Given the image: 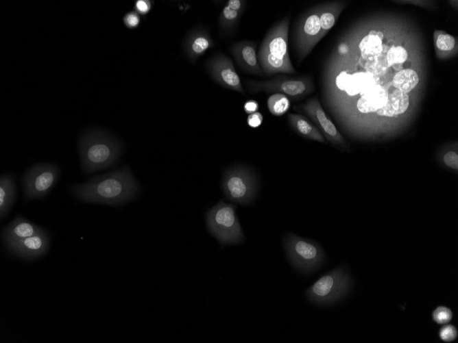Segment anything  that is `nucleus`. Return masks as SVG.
Here are the masks:
<instances>
[{
    "instance_id": "1",
    "label": "nucleus",
    "mask_w": 458,
    "mask_h": 343,
    "mask_svg": "<svg viewBox=\"0 0 458 343\" xmlns=\"http://www.w3.org/2000/svg\"><path fill=\"white\" fill-rule=\"evenodd\" d=\"M80 199L90 203L116 205L126 203L136 196L138 183L128 166L90 179L71 188Z\"/></svg>"
},
{
    "instance_id": "2",
    "label": "nucleus",
    "mask_w": 458,
    "mask_h": 343,
    "mask_svg": "<svg viewBox=\"0 0 458 343\" xmlns=\"http://www.w3.org/2000/svg\"><path fill=\"white\" fill-rule=\"evenodd\" d=\"M79 151L84 171L88 174L113 165L122 152L117 138L101 129H91L79 140Z\"/></svg>"
},
{
    "instance_id": "3",
    "label": "nucleus",
    "mask_w": 458,
    "mask_h": 343,
    "mask_svg": "<svg viewBox=\"0 0 458 343\" xmlns=\"http://www.w3.org/2000/svg\"><path fill=\"white\" fill-rule=\"evenodd\" d=\"M290 18L285 17L276 23L267 33L257 55L263 73L293 74L288 51V33Z\"/></svg>"
},
{
    "instance_id": "4",
    "label": "nucleus",
    "mask_w": 458,
    "mask_h": 343,
    "mask_svg": "<svg viewBox=\"0 0 458 343\" xmlns=\"http://www.w3.org/2000/svg\"><path fill=\"white\" fill-rule=\"evenodd\" d=\"M206 224L210 233L221 245L241 243L244 235L236 214V206L219 201L209 209Z\"/></svg>"
},
{
    "instance_id": "5",
    "label": "nucleus",
    "mask_w": 458,
    "mask_h": 343,
    "mask_svg": "<svg viewBox=\"0 0 458 343\" xmlns=\"http://www.w3.org/2000/svg\"><path fill=\"white\" fill-rule=\"evenodd\" d=\"M221 187L228 200L248 205L252 202L257 193V177L250 168L234 166L225 171Z\"/></svg>"
},
{
    "instance_id": "6",
    "label": "nucleus",
    "mask_w": 458,
    "mask_h": 343,
    "mask_svg": "<svg viewBox=\"0 0 458 343\" xmlns=\"http://www.w3.org/2000/svg\"><path fill=\"white\" fill-rule=\"evenodd\" d=\"M283 245L289 261L304 272L315 269L324 259V253L317 243L293 233L285 236Z\"/></svg>"
},
{
    "instance_id": "7",
    "label": "nucleus",
    "mask_w": 458,
    "mask_h": 343,
    "mask_svg": "<svg viewBox=\"0 0 458 343\" xmlns=\"http://www.w3.org/2000/svg\"><path fill=\"white\" fill-rule=\"evenodd\" d=\"M350 278L342 268H337L321 277L308 289L309 298L317 303L329 304L338 301L348 292Z\"/></svg>"
},
{
    "instance_id": "8",
    "label": "nucleus",
    "mask_w": 458,
    "mask_h": 343,
    "mask_svg": "<svg viewBox=\"0 0 458 343\" xmlns=\"http://www.w3.org/2000/svg\"><path fill=\"white\" fill-rule=\"evenodd\" d=\"M60 168L52 164H38L31 167L23 177V187L26 199L45 196L56 184Z\"/></svg>"
},
{
    "instance_id": "9",
    "label": "nucleus",
    "mask_w": 458,
    "mask_h": 343,
    "mask_svg": "<svg viewBox=\"0 0 458 343\" xmlns=\"http://www.w3.org/2000/svg\"><path fill=\"white\" fill-rule=\"evenodd\" d=\"M248 90L251 93L259 92L280 93L297 99L309 93L311 85L305 78H290L276 76L267 81H247Z\"/></svg>"
},
{
    "instance_id": "10",
    "label": "nucleus",
    "mask_w": 458,
    "mask_h": 343,
    "mask_svg": "<svg viewBox=\"0 0 458 343\" xmlns=\"http://www.w3.org/2000/svg\"><path fill=\"white\" fill-rule=\"evenodd\" d=\"M322 38L319 8H317L302 19L297 29L295 42L299 62L311 52Z\"/></svg>"
},
{
    "instance_id": "11",
    "label": "nucleus",
    "mask_w": 458,
    "mask_h": 343,
    "mask_svg": "<svg viewBox=\"0 0 458 343\" xmlns=\"http://www.w3.org/2000/svg\"><path fill=\"white\" fill-rule=\"evenodd\" d=\"M205 66L209 75L219 85L244 94L240 77L229 57L217 53L206 62Z\"/></svg>"
},
{
    "instance_id": "12",
    "label": "nucleus",
    "mask_w": 458,
    "mask_h": 343,
    "mask_svg": "<svg viewBox=\"0 0 458 343\" xmlns=\"http://www.w3.org/2000/svg\"><path fill=\"white\" fill-rule=\"evenodd\" d=\"M296 108H300L306 113L329 142L335 144H345L344 138L337 130L335 124L326 116L317 99H310L306 103L298 105Z\"/></svg>"
},
{
    "instance_id": "13",
    "label": "nucleus",
    "mask_w": 458,
    "mask_h": 343,
    "mask_svg": "<svg viewBox=\"0 0 458 343\" xmlns=\"http://www.w3.org/2000/svg\"><path fill=\"white\" fill-rule=\"evenodd\" d=\"M377 84L370 72H354L349 73L346 70L340 71L335 77V85L338 90L348 97L361 94Z\"/></svg>"
},
{
    "instance_id": "14",
    "label": "nucleus",
    "mask_w": 458,
    "mask_h": 343,
    "mask_svg": "<svg viewBox=\"0 0 458 343\" xmlns=\"http://www.w3.org/2000/svg\"><path fill=\"white\" fill-rule=\"evenodd\" d=\"M182 48L189 61L194 63L205 52L215 46L208 31L202 27L190 30L182 41Z\"/></svg>"
},
{
    "instance_id": "15",
    "label": "nucleus",
    "mask_w": 458,
    "mask_h": 343,
    "mask_svg": "<svg viewBox=\"0 0 458 343\" xmlns=\"http://www.w3.org/2000/svg\"><path fill=\"white\" fill-rule=\"evenodd\" d=\"M230 51L237 64L245 72L262 75L256 54V45L252 41L243 40L233 44Z\"/></svg>"
},
{
    "instance_id": "16",
    "label": "nucleus",
    "mask_w": 458,
    "mask_h": 343,
    "mask_svg": "<svg viewBox=\"0 0 458 343\" xmlns=\"http://www.w3.org/2000/svg\"><path fill=\"white\" fill-rule=\"evenodd\" d=\"M49 238L43 229L38 233L8 244L9 249L23 258H34L44 254L49 246Z\"/></svg>"
},
{
    "instance_id": "17",
    "label": "nucleus",
    "mask_w": 458,
    "mask_h": 343,
    "mask_svg": "<svg viewBox=\"0 0 458 343\" xmlns=\"http://www.w3.org/2000/svg\"><path fill=\"white\" fill-rule=\"evenodd\" d=\"M388 91L383 86L376 84L359 94L356 107L363 114L376 112L386 104Z\"/></svg>"
},
{
    "instance_id": "18",
    "label": "nucleus",
    "mask_w": 458,
    "mask_h": 343,
    "mask_svg": "<svg viewBox=\"0 0 458 343\" xmlns=\"http://www.w3.org/2000/svg\"><path fill=\"white\" fill-rule=\"evenodd\" d=\"M245 4L246 1L243 0L227 1L219 16V26L221 35H229L234 31L245 10Z\"/></svg>"
},
{
    "instance_id": "19",
    "label": "nucleus",
    "mask_w": 458,
    "mask_h": 343,
    "mask_svg": "<svg viewBox=\"0 0 458 343\" xmlns=\"http://www.w3.org/2000/svg\"><path fill=\"white\" fill-rule=\"evenodd\" d=\"M43 230L40 227L17 216L3 231V238L7 244L33 236Z\"/></svg>"
},
{
    "instance_id": "20",
    "label": "nucleus",
    "mask_w": 458,
    "mask_h": 343,
    "mask_svg": "<svg viewBox=\"0 0 458 343\" xmlns=\"http://www.w3.org/2000/svg\"><path fill=\"white\" fill-rule=\"evenodd\" d=\"M409 105V97L398 89L388 93L386 104L376 113L381 116L397 117L405 113Z\"/></svg>"
},
{
    "instance_id": "21",
    "label": "nucleus",
    "mask_w": 458,
    "mask_h": 343,
    "mask_svg": "<svg viewBox=\"0 0 458 343\" xmlns=\"http://www.w3.org/2000/svg\"><path fill=\"white\" fill-rule=\"evenodd\" d=\"M288 121L293 130L304 138L320 142H326L322 132L304 116L290 113L288 115Z\"/></svg>"
},
{
    "instance_id": "22",
    "label": "nucleus",
    "mask_w": 458,
    "mask_h": 343,
    "mask_svg": "<svg viewBox=\"0 0 458 343\" xmlns=\"http://www.w3.org/2000/svg\"><path fill=\"white\" fill-rule=\"evenodd\" d=\"M16 196L14 179L10 175H3L0 180V215L3 218L12 206Z\"/></svg>"
},
{
    "instance_id": "23",
    "label": "nucleus",
    "mask_w": 458,
    "mask_h": 343,
    "mask_svg": "<svg viewBox=\"0 0 458 343\" xmlns=\"http://www.w3.org/2000/svg\"><path fill=\"white\" fill-rule=\"evenodd\" d=\"M344 8L345 3L340 1L328 3L319 8L322 37L335 25L340 13Z\"/></svg>"
},
{
    "instance_id": "24",
    "label": "nucleus",
    "mask_w": 458,
    "mask_h": 343,
    "mask_svg": "<svg viewBox=\"0 0 458 343\" xmlns=\"http://www.w3.org/2000/svg\"><path fill=\"white\" fill-rule=\"evenodd\" d=\"M433 40L436 55L439 59H446L457 52V40L455 37L443 30H435Z\"/></svg>"
},
{
    "instance_id": "25",
    "label": "nucleus",
    "mask_w": 458,
    "mask_h": 343,
    "mask_svg": "<svg viewBox=\"0 0 458 343\" xmlns=\"http://www.w3.org/2000/svg\"><path fill=\"white\" fill-rule=\"evenodd\" d=\"M383 34L372 31L361 40L359 47L363 59L375 58L383 51Z\"/></svg>"
},
{
    "instance_id": "26",
    "label": "nucleus",
    "mask_w": 458,
    "mask_h": 343,
    "mask_svg": "<svg viewBox=\"0 0 458 343\" xmlns=\"http://www.w3.org/2000/svg\"><path fill=\"white\" fill-rule=\"evenodd\" d=\"M418 73L411 68L399 70L394 76L391 85L405 93L411 91L418 84Z\"/></svg>"
},
{
    "instance_id": "27",
    "label": "nucleus",
    "mask_w": 458,
    "mask_h": 343,
    "mask_svg": "<svg viewBox=\"0 0 458 343\" xmlns=\"http://www.w3.org/2000/svg\"><path fill=\"white\" fill-rule=\"evenodd\" d=\"M269 112L274 116H282L290 108V101L285 94L274 93L269 97L267 101Z\"/></svg>"
},
{
    "instance_id": "28",
    "label": "nucleus",
    "mask_w": 458,
    "mask_h": 343,
    "mask_svg": "<svg viewBox=\"0 0 458 343\" xmlns=\"http://www.w3.org/2000/svg\"><path fill=\"white\" fill-rule=\"evenodd\" d=\"M407 51L402 46L391 47L387 51L386 55V59L389 66H393L396 70L402 68V64L407 60Z\"/></svg>"
},
{
    "instance_id": "29",
    "label": "nucleus",
    "mask_w": 458,
    "mask_h": 343,
    "mask_svg": "<svg viewBox=\"0 0 458 343\" xmlns=\"http://www.w3.org/2000/svg\"><path fill=\"white\" fill-rule=\"evenodd\" d=\"M453 317L451 310L444 306L437 307L433 312V320L439 325L446 324L450 321Z\"/></svg>"
},
{
    "instance_id": "30",
    "label": "nucleus",
    "mask_w": 458,
    "mask_h": 343,
    "mask_svg": "<svg viewBox=\"0 0 458 343\" xmlns=\"http://www.w3.org/2000/svg\"><path fill=\"white\" fill-rule=\"evenodd\" d=\"M457 336V331L452 325H447L442 327L439 331V337L444 342L454 341Z\"/></svg>"
},
{
    "instance_id": "31",
    "label": "nucleus",
    "mask_w": 458,
    "mask_h": 343,
    "mask_svg": "<svg viewBox=\"0 0 458 343\" xmlns=\"http://www.w3.org/2000/svg\"><path fill=\"white\" fill-rule=\"evenodd\" d=\"M443 161L447 166L456 170H458V154L456 151L446 152L443 157Z\"/></svg>"
},
{
    "instance_id": "32",
    "label": "nucleus",
    "mask_w": 458,
    "mask_h": 343,
    "mask_svg": "<svg viewBox=\"0 0 458 343\" xmlns=\"http://www.w3.org/2000/svg\"><path fill=\"white\" fill-rule=\"evenodd\" d=\"M123 22L127 27L135 28L140 23L139 15L136 12H128L123 17Z\"/></svg>"
},
{
    "instance_id": "33",
    "label": "nucleus",
    "mask_w": 458,
    "mask_h": 343,
    "mask_svg": "<svg viewBox=\"0 0 458 343\" xmlns=\"http://www.w3.org/2000/svg\"><path fill=\"white\" fill-rule=\"evenodd\" d=\"M152 2L149 0L136 1L134 5L135 12L141 14H147L152 8Z\"/></svg>"
},
{
    "instance_id": "34",
    "label": "nucleus",
    "mask_w": 458,
    "mask_h": 343,
    "mask_svg": "<svg viewBox=\"0 0 458 343\" xmlns=\"http://www.w3.org/2000/svg\"><path fill=\"white\" fill-rule=\"evenodd\" d=\"M263 120V116L261 113L256 112L250 114L247 118V123L252 128H257L261 125Z\"/></svg>"
},
{
    "instance_id": "35",
    "label": "nucleus",
    "mask_w": 458,
    "mask_h": 343,
    "mask_svg": "<svg viewBox=\"0 0 458 343\" xmlns=\"http://www.w3.org/2000/svg\"><path fill=\"white\" fill-rule=\"evenodd\" d=\"M258 109V103L255 100H248L243 105V110L248 114L257 112Z\"/></svg>"
},
{
    "instance_id": "36",
    "label": "nucleus",
    "mask_w": 458,
    "mask_h": 343,
    "mask_svg": "<svg viewBox=\"0 0 458 343\" xmlns=\"http://www.w3.org/2000/svg\"><path fill=\"white\" fill-rule=\"evenodd\" d=\"M426 1H403L404 3H411V4H415V5L416 4V5H422L423 7H426L427 6L428 3H426Z\"/></svg>"
}]
</instances>
